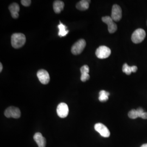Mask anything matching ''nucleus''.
Wrapping results in <instances>:
<instances>
[{"mask_svg": "<svg viewBox=\"0 0 147 147\" xmlns=\"http://www.w3.org/2000/svg\"><path fill=\"white\" fill-rule=\"evenodd\" d=\"M33 139L36 142L38 147H45L47 141L45 137H44L42 134L40 132H37L34 134L33 136Z\"/></svg>", "mask_w": 147, "mask_h": 147, "instance_id": "nucleus-11", "label": "nucleus"}, {"mask_svg": "<svg viewBox=\"0 0 147 147\" xmlns=\"http://www.w3.org/2000/svg\"><path fill=\"white\" fill-rule=\"evenodd\" d=\"M141 147H147V143L146 144H143L142 146Z\"/></svg>", "mask_w": 147, "mask_h": 147, "instance_id": "nucleus-23", "label": "nucleus"}, {"mask_svg": "<svg viewBox=\"0 0 147 147\" xmlns=\"http://www.w3.org/2000/svg\"><path fill=\"white\" fill-rule=\"evenodd\" d=\"M128 116L131 119H136L137 118H138L137 112L136 110H131L128 113Z\"/></svg>", "mask_w": 147, "mask_h": 147, "instance_id": "nucleus-19", "label": "nucleus"}, {"mask_svg": "<svg viewBox=\"0 0 147 147\" xmlns=\"http://www.w3.org/2000/svg\"><path fill=\"white\" fill-rule=\"evenodd\" d=\"M9 9L11 12V16L14 19H17L19 17V12L20 11V7L16 3L11 4L9 7Z\"/></svg>", "mask_w": 147, "mask_h": 147, "instance_id": "nucleus-13", "label": "nucleus"}, {"mask_svg": "<svg viewBox=\"0 0 147 147\" xmlns=\"http://www.w3.org/2000/svg\"><path fill=\"white\" fill-rule=\"evenodd\" d=\"M111 53V51L110 49L104 45L99 47L95 51L96 57L99 59L108 58L110 56Z\"/></svg>", "mask_w": 147, "mask_h": 147, "instance_id": "nucleus-4", "label": "nucleus"}, {"mask_svg": "<svg viewBox=\"0 0 147 147\" xmlns=\"http://www.w3.org/2000/svg\"><path fill=\"white\" fill-rule=\"evenodd\" d=\"M21 4L25 7H28L31 5V1L30 0H22L21 1Z\"/></svg>", "mask_w": 147, "mask_h": 147, "instance_id": "nucleus-20", "label": "nucleus"}, {"mask_svg": "<svg viewBox=\"0 0 147 147\" xmlns=\"http://www.w3.org/2000/svg\"><path fill=\"white\" fill-rule=\"evenodd\" d=\"M37 77L39 81L43 84H47L50 81V75L47 70L41 69L37 74Z\"/></svg>", "mask_w": 147, "mask_h": 147, "instance_id": "nucleus-10", "label": "nucleus"}, {"mask_svg": "<svg viewBox=\"0 0 147 147\" xmlns=\"http://www.w3.org/2000/svg\"><path fill=\"white\" fill-rule=\"evenodd\" d=\"M25 36L20 33H14L11 37V43L12 47L15 49L22 47L26 42Z\"/></svg>", "mask_w": 147, "mask_h": 147, "instance_id": "nucleus-1", "label": "nucleus"}, {"mask_svg": "<svg viewBox=\"0 0 147 147\" xmlns=\"http://www.w3.org/2000/svg\"><path fill=\"white\" fill-rule=\"evenodd\" d=\"M86 45V42L84 39H80L72 46L71 51L75 55H79L83 51Z\"/></svg>", "mask_w": 147, "mask_h": 147, "instance_id": "nucleus-3", "label": "nucleus"}, {"mask_svg": "<svg viewBox=\"0 0 147 147\" xmlns=\"http://www.w3.org/2000/svg\"><path fill=\"white\" fill-rule=\"evenodd\" d=\"M64 7V2L61 1H55L53 3V8L55 12L57 14L60 13L63 10Z\"/></svg>", "mask_w": 147, "mask_h": 147, "instance_id": "nucleus-14", "label": "nucleus"}, {"mask_svg": "<svg viewBox=\"0 0 147 147\" xmlns=\"http://www.w3.org/2000/svg\"><path fill=\"white\" fill-rule=\"evenodd\" d=\"M110 95V93L105 91L104 90H102L99 92V100L101 102H105L109 99V96Z\"/></svg>", "mask_w": 147, "mask_h": 147, "instance_id": "nucleus-17", "label": "nucleus"}, {"mask_svg": "<svg viewBox=\"0 0 147 147\" xmlns=\"http://www.w3.org/2000/svg\"><path fill=\"white\" fill-rule=\"evenodd\" d=\"M80 71L81 73V80L82 82H86L90 78L89 75V68L87 65H84L80 68Z\"/></svg>", "mask_w": 147, "mask_h": 147, "instance_id": "nucleus-12", "label": "nucleus"}, {"mask_svg": "<svg viewBox=\"0 0 147 147\" xmlns=\"http://www.w3.org/2000/svg\"><path fill=\"white\" fill-rule=\"evenodd\" d=\"M122 70L123 73L126 74L127 75H130L132 73L131 67L128 65L127 63H124L123 66Z\"/></svg>", "mask_w": 147, "mask_h": 147, "instance_id": "nucleus-18", "label": "nucleus"}, {"mask_svg": "<svg viewBox=\"0 0 147 147\" xmlns=\"http://www.w3.org/2000/svg\"><path fill=\"white\" fill-rule=\"evenodd\" d=\"M5 116L7 118H13L17 119L20 117L21 112L18 107L11 106L5 110Z\"/></svg>", "mask_w": 147, "mask_h": 147, "instance_id": "nucleus-5", "label": "nucleus"}, {"mask_svg": "<svg viewBox=\"0 0 147 147\" xmlns=\"http://www.w3.org/2000/svg\"><path fill=\"white\" fill-rule=\"evenodd\" d=\"M137 70V67L135 65L132 66L131 67V71L132 73H136V71Z\"/></svg>", "mask_w": 147, "mask_h": 147, "instance_id": "nucleus-21", "label": "nucleus"}, {"mask_svg": "<svg viewBox=\"0 0 147 147\" xmlns=\"http://www.w3.org/2000/svg\"><path fill=\"white\" fill-rule=\"evenodd\" d=\"M146 36V32L142 28H138L133 32L131 36L132 42L135 44H138L142 42Z\"/></svg>", "mask_w": 147, "mask_h": 147, "instance_id": "nucleus-2", "label": "nucleus"}, {"mask_svg": "<svg viewBox=\"0 0 147 147\" xmlns=\"http://www.w3.org/2000/svg\"><path fill=\"white\" fill-rule=\"evenodd\" d=\"M95 130L98 132L101 136L107 138L110 136V132L108 128L102 123H96L94 125Z\"/></svg>", "mask_w": 147, "mask_h": 147, "instance_id": "nucleus-7", "label": "nucleus"}, {"mask_svg": "<svg viewBox=\"0 0 147 147\" xmlns=\"http://www.w3.org/2000/svg\"><path fill=\"white\" fill-rule=\"evenodd\" d=\"M3 69V65H2V64L1 63H0V72L2 71Z\"/></svg>", "mask_w": 147, "mask_h": 147, "instance_id": "nucleus-22", "label": "nucleus"}, {"mask_svg": "<svg viewBox=\"0 0 147 147\" xmlns=\"http://www.w3.org/2000/svg\"><path fill=\"white\" fill-rule=\"evenodd\" d=\"M90 1L87 0H82L80 1L76 5V7L80 11H86L89 8Z\"/></svg>", "mask_w": 147, "mask_h": 147, "instance_id": "nucleus-15", "label": "nucleus"}, {"mask_svg": "<svg viewBox=\"0 0 147 147\" xmlns=\"http://www.w3.org/2000/svg\"><path fill=\"white\" fill-rule=\"evenodd\" d=\"M58 28L59 29L58 34L59 37H64L68 34L69 31L67 30V27L61 22H60V24L58 25Z\"/></svg>", "mask_w": 147, "mask_h": 147, "instance_id": "nucleus-16", "label": "nucleus"}, {"mask_svg": "<svg viewBox=\"0 0 147 147\" xmlns=\"http://www.w3.org/2000/svg\"><path fill=\"white\" fill-rule=\"evenodd\" d=\"M111 18L115 21H120L122 17V11L121 7L117 5H114L112 7Z\"/></svg>", "mask_w": 147, "mask_h": 147, "instance_id": "nucleus-8", "label": "nucleus"}, {"mask_svg": "<svg viewBox=\"0 0 147 147\" xmlns=\"http://www.w3.org/2000/svg\"><path fill=\"white\" fill-rule=\"evenodd\" d=\"M102 21L108 26V30L110 33H113L117 30V26L111 16H106L102 18Z\"/></svg>", "mask_w": 147, "mask_h": 147, "instance_id": "nucleus-6", "label": "nucleus"}, {"mask_svg": "<svg viewBox=\"0 0 147 147\" xmlns=\"http://www.w3.org/2000/svg\"><path fill=\"white\" fill-rule=\"evenodd\" d=\"M57 113L58 116L62 118L67 117L69 114V108L67 104L64 102L60 103L57 108Z\"/></svg>", "mask_w": 147, "mask_h": 147, "instance_id": "nucleus-9", "label": "nucleus"}]
</instances>
